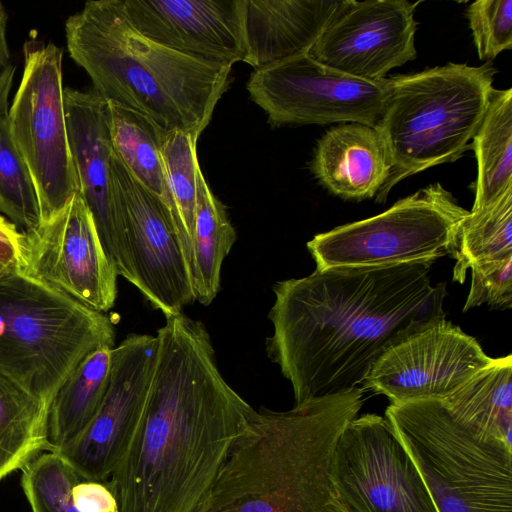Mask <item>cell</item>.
<instances>
[{"label":"cell","instance_id":"1","mask_svg":"<svg viewBox=\"0 0 512 512\" xmlns=\"http://www.w3.org/2000/svg\"><path fill=\"white\" fill-rule=\"evenodd\" d=\"M433 262L316 269L274 284L265 348L295 404L359 388L388 349L446 319Z\"/></svg>","mask_w":512,"mask_h":512},{"label":"cell","instance_id":"2","mask_svg":"<svg viewBox=\"0 0 512 512\" xmlns=\"http://www.w3.org/2000/svg\"><path fill=\"white\" fill-rule=\"evenodd\" d=\"M165 318L139 425L106 481L118 512H193L257 411L223 378L205 324Z\"/></svg>","mask_w":512,"mask_h":512},{"label":"cell","instance_id":"3","mask_svg":"<svg viewBox=\"0 0 512 512\" xmlns=\"http://www.w3.org/2000/svg\"><path fill=\"white\" fill-rule=\"evenodd\" d=\"M363 405L355 388L262 407L193 512H346L331 480L338 439Z\"/></svg>","mask_w":512,"mask_h":512},{"label":"cell","instance_id":"4","mask_svg":"<svg viewBox=\"0 0 512 512\" xmlns=\"http://www.w3.org/2000/svg\"><path fill=\"white\" fill-rule=\"evenodd\" d=\"M65 38L71 59L106 101L196 140L230 84L231 66L150 41L129 25L115 0L86 2L66 19Z\"/></svg>","mask_w":512,"mask_h":512},{"label":"cell","instance_id":"5","mask_svg":"<svg viewBox=\"0 0 512 512\" xmlns=\"http://www.w3.org/2000/svg\"><path fill=\"white\" fill-rule=\"evenodd\" d=\"M496 70L448 63L387 78L384 109L375 129L391 165L376 195L385 202L403 179L454 162L470 150L487 110Z\"/></svg>","mask_w":512,"mask_h":512},{"label":"cell","instance_id":"6","mask_svg":"<svg viewBox=\"0 0 512 512\" xmlns=\"http://www.w3.org/2000/svg\"><path fill=\"white\" fill-rule=\"evenodd\" d=\"M115 346L112 318L13 268L0 273V375L47 403L91 353Z\"/></svg>","mask_w":512,"mask_h":512},{"label":"cell","instance_id":"7","mask_svg":"<svg viewBox=\"0 0 512 512\" xmlns=\"http://www.w3.org/2000/svg\"><path fill=\"white\" fill-rule=\"evenodd\" d=\"M385 418L439 512H512V448L475 434L440 399L391 403Z\"/></svg>","mask_w":512,"mask_h":512},{"label":"cell","instance_id":"8","mask_svg":"<svg viewBox=\"0 0 512 512\" xmlns=\"http://www.w3.org/2000/svg\"><path fill=\"white\" fill-rule=\"evenodd\" d=\"M469 211L440 183L386 211L317 234L307 243L316 269L382 266L453 256Z\"/></svg>","mask_w":512,"mask_h":512},{"label":"cell","instance_id":"9","mask_svg":"<svg viewBox=\"0 0 512 512\" xmlns=\"http://www.w3.org/2000/svg\"><path fill=\"white\" fill-rule=\"evenodd\" d=\"M23 71L9 107V130L32 181L41 222L79 192L64 103L63 54L51 42L29 39Z\"/></svg>","mask_w":512,"mask_h":512},{"label":"cell","instance_id":"10","mask_svg":"<svg viewBox=\"0 0 512 512\" xmlns=\"http://www.w3.org/2000/svg\"><path fill=\"white\" fill-rule=\"evenodd\" d=\"M330 475L346 512H439L409 452L377 414L347 424Z\"/></svg>","mask_w":512,"mask_h":512},{"label":"cell","instance_id":"11","mask_svg":"<svg viewBox=\"0 0 512 512\" xmlns=\"http://www.w3.org/2000/svg\"><path fill=\"white\" fill-rule=\"evenodd\" d=\"M246 88L273 127L336 122L375 127L384 109L387 78H356L305 52L254 69Z\"/></svg>","mask_w":512,"mask_h":512},{"label":"cell","instance_id":"12","mask_svg":"<svg viewBox=\"0 0 512 512\" xmlns=\"http://www.w3.org/2000/svg\"><path fill=\"white\" fill-rule=\"evenodd\" d=\"M112 172L124 225L125 279L165 317L179 314L196 297L172 212L114 152Z\"/></svg>","mask_w":512,"mask_h":512},{"label":"cell","instance_id":"13","mask_svg":"<svg viewBox=\"0 0 512 512\" xmlns=\"http://www.w3.org/2000/svg\"><path fill=\"white\" fill-rule=\"evenodd\" d=\"M16 270L96 311L115 305L119 275L80 192L50 219L22 231Z\"/></svg>","mask_w":512,"mask_h":512},{"label":"cell","instance_id":"14","mask_svg":"<svg viewBox=\"0 0 512 512\" xmlns=\"http://www.w3.org/2000/svg\"><path fill=\"white\" fill-rule=\"evenodd\" d=\"M155 351L156 338L149 334L131 333L113 347L98 412L70 446L56 453L81 477L106 482L127 450L144 410Z\"/></svg>","mask_w":512,"mask_h":512},{"label":"cell","instance_id":"15","mask_svg":"<svg viewBox=\"0 0 512 512\" xmlns=\"http://www.w3.org/2000/svg\"><path fill=\"white\" fill-rule=\"evenodd\" d=\"M493 359L475 338L444 319L388 349L362 385L393 404L443 400Z\"/></svg>","mask_w":512,"mask_h":512},{"label":"cell","instance_id":"16","mask_svg":"<svg viewBox=\"0 0 512 512\" xmlns=\"http://www.w3.org/2000/svg\"><path fill=\"white\" fill-rule=\"evenodd\" d=\"M419 3L341 0L308 53L342 73L382 81L390 70L416 58L414 11Z\"/></svg>","mask_w":512,"mask_h":512},{"label":"cell","instance_id":"17","mask_svg":"<svg viewBox=\"0 0 512 512\" xmlns=\"http://www.w3.org/2000/svg\"><path fill=\"white\" fill-rule=\"evenodd\" d=\"M129 25L150 41L226 66L246 57L245 0H115Z\"/></svg>","mask_w":512,"mask_h":512},{"label":"cell","instance_id":"18","mask_svg":"<svg viewBox=\"0 0 512 512\" xmlns=\"http://www.w3.org/2000/svg\"><path fill=\"white\" fill-rule=\"evenodd\" d=\"M68 136L79 192L102 246L119 276L126 278L124 225L115 189L107 124V101L93 88H64Z\"/></svg>","mask_w":512,"mask_h":512},{"label":"cell","instance_id":"19","mask_svg":"<svg viewBox=\"0 0 512 512\" xmlns=\"http://www.w3.org/2000/svg\"><path fill=\"white\" fill-rule=\"evenodd\" d=\"M341 0H245L246 57L258 69L308 52Z\"/></svg>","mask_w":512,"mask_h":512},{"label":"cell","instance_id":"20","mask_svg":"<svg viewBox=\"0 0 512 512\" xmlns=\"http://www.w3.org/2000/svg\"><path fill=\"white\" fill-rule=\"evenodd\" d=\"M311 170L332 194L360 201L377 195L391 165L375 127L353 122L333 127L320 138Z\"/></svg>","mask_w":512,"mask_h":512},{"label":"cell","instance_id":"21","mask_svg":"<svg viewBox=\"0 0 512 512\" xmlns=\"http://www.w3.org/2000/svg\"><path fill=\"white\" fill-rule=\"evenodd\" d=\"M112 349L94 351L67 377L48 405L46 449L60 453L98 412L108 387Z\"/></svg>","mask_w":512,"mask_h":512},{"label":"cell","instance_id":"22","mask_svg":"<svg viewBox=\"0 0 512 512\" xmlns=\"http://www.w3.org/2000/svg\"><path fill=\"white\" fill-rule=\"evenodd\" d=\"M22 470L33 512H118L106 482L81 477L56 453L37 455Z\"/></svg>","mask_w":512,"mask_h":512},{"label":"cell","instance_id":"23","mask_svg":"<svg viewBox=\"0 0 512 512\" xmlns=\"http://www.w3.org/2000/svg\"><path fill=\"white\" fill-rule=\"evenodd\" d=\"M441 400V399H440ZM475 434L512 448V356L492 363L442 400Z\"/></svg>","mask_w":512,"mask_h":512},{"label":"cell","instance_id":"24","mask_svg":"<svg viewBox=\"0 0 512 512\" xmlns=\"http://www.w3.org/2000/svg\"><path fill=\"white\" fill-rule=\"evenodd\" d=\"M106 113L114 154L135 180L166 204L176 221L160 154L167 131L149 117L110 101Z\"/></svg>","mask_w":512,"mask_h":512},{"label":"cell","instance_id":"25","mask_svg":"<svg viewBox=\"0 0 512 512\" xmlns=\"http://www.w3.org/2000/svg\"><path fill=\"white\" fill-rule=\"evenodd\" d=\"M236 239L226 207L213 194L200 169L191 268L193 289L200 304L210 305L220 291L222 263Z\"/></svg>","mask_w":512,"mask_h":512},{"label":"cell","instance_id":"26","mask_svg":"<svg viewBox=\"0 0 512 512\" xmlns=\"http://www.w3.org/2000/svg\"><path fill=\"white\" fill-rule=\"evenodd\" d=\"M477 160L472 209L488 205L512 188V89L493 88L471 142Z\"/></svg>","mask_w":512,"mask_h":512},{"label":"cell","instance_id":"27","mask_svg":"<svg viewBox=\"0 0 512 512\" xmlns=\"http://www.w3.org/2000/svg\"><path fill=\"white\" fill-rule=\"evenodd\" d=\"M48 404L0 375V479L46 449Z\"/></svg>","mask_w":512,"mask_h":512},{"label":"cell","instance_id":"28","mask_svg":"<svg viewBox=\"0 0 512 512\" xmlns=\"http://www.w3.org/2000/svg\"><path fill=\"white\" fill-rule=\"evenodd\" d=\"M15 71L10 63L0 72V213L26 231L41 223V215L32 181L9 130V96Z\"/></svg>","mask_w":512,"mask_h":512},{"label":"cell","instance_id":"29","mask_svg":"<svg viewBox=\"0 0 512 512\" xmlns=\"http://www.w3.org/2000/svg\"><path fill=\"white\" fill-rule=\"evenodd\" d=\"M512 254V188L486 206L471 209L464 219L452 256L453 281L463 283L467 270L477 263Z\"/></svg>","mask_w":512,"mask_h":512},{"label":"cell","instance_id":"30","mask_svg":"<svg viewBox=\"0 0 512 512\" xmlns=\"http://www.w3.org/2000/svg\"><path fill=\"white\" fill-rule=\"evenodd\" d=\"M196 144L197 140L190 134L173 130L166 132L160 150L179 238L190 272L197 203V177L200 170Z\"/></svg>","mask_w":512,"mask_h":512},{"label":"cell","instance_id":"31","mask_svg":"<svg viewBox=\"0 0 512 512\" xmlns=\"http://www.w3.org/2000/svg\"><path fill=\"white\" fill-rule=\"evenodd\" d=\"M480 60H492L512 47V0H478L466 11Z\"/></svg>","mask_w":512,"mask_h":512},{"label":"cell","instance_id":"32","mask_svg":"<svg viewBox=\"0 0 512 512\" xmlns=\"http://www.w3.org/2000/svg\"><path fill=\"white\" fill-rule=\"evenodd\" d=\"M470 269L471 285L463 311L483 304L494 309L512 308V254Z\"/></svg>","mask_w":512,"mask_h":512},{"label":"cell","instance_id":"33","mask_svg":"<svg viewBox=\"0 0 512 512\" xmlns=\"http://www.w3.org/2000/svg\"><path fill=\"white\" fill-rule=\"evenodd\" d=\"M22 231L0 214V263L16 269L19 263Z\"/></svg>","mask_w":512,"mask_h":512},{"label":"cell","instance_id":"34","mask_svg":"<svg viewBox=\"0 0 512 512\" xmlns=\"http://www.w3.org/2000/svg\"><path fill=\"white\" fill-rule=\"evenodd\" d=\"M8 15L0 1V72L10 64V51L7 38Z\"/></svg>","mask_w":512,"mask_h":512},{"label":"cell","instance_id":"35","mask_svg":"<svg viewBox=\"0 0 512 512\" xmlns=\"http://www.w3.org/2000/svg\"><path fill=\"white\" fill-rule=\"evenodd\" d=\"M8 269V267H6L5 265H3L2 263H0V273L3 272L4 270Z\"/></svg>","mask_w":512,"mask_h":512}]
</instances>
